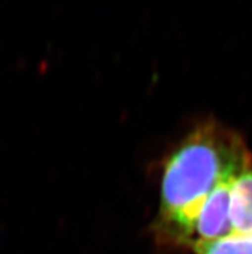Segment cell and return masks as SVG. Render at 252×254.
Instances as JSON below:
<instances>
[{
    "label": "cell",
    "instance_id": "1",
    "mask_svg": "<svg viewBox=\"0 0 252 254\" xmlns=\"http://www.w3.org/2000/svg\"><path fill=\"white\" fill-rule=\"evenodd\" d=\"M252 168V155L240 134L215 120L201 123L170 155L161 182L157 243L191 249L196 218L219 185Z\"/></svg>",
    "mask_w": 252,
    "mask_h": 254
},
{
    "label": "cell",
    "instance_id": "2",
    "mask_svg": "<svg viewBox=\"0 0 252 254\" xmlns=\"http://www.w3.org/2000/svg\"><path fill=\"white\" fill-rule=\"evenodd\" d=\"M232 182L219 185L204 200L193 226L191 249L201 243L212 242L233 234L229 218Z\"/></svg>",
    "mask_w": 252,
    "mask_h": 254
},
{
    "label": "cell",
    "instance_id": "3",
    "mask_svg": "<svg viewBox=\"0 0 252 254\" xmlns=\"http://www.w3.org/2000/svg\"><path fill=\"white\" fill-rule=\"evenodd\" d=\"M229 218L232 235L252 234V168L230 185Z\"/></svg>",
    "mask_w": 252,
    "mask_h": 254
},
{
    "label": "cell",
    "instance_id": "4",
    "mask_svg": "<svg viewBox=\"0 0 252 254\" xmlns=\"http://www.w3.org/2000/svg\"><path fill=\"white\" fill-rule=\"evenodd\" d=\"M196 254H252V234L229 235L201 243L192 249Z\"/></svg>",
    "mask_w": 252,
    "mask_h": 254
}]
</instances>
